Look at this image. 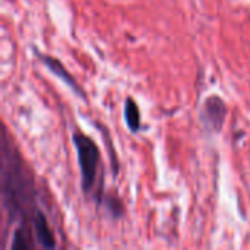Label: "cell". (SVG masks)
Returning a JSON list of instances; mask_svg holds the SVG:
<instances>
[{
	"label": "cell",
	"mask_w": 250,
	"mask_h": 250,
	"mask_svg": "<svg viewBox=\"0 0 250 250\" xmlns=\"http://www.w3.org/2000/svg\"><path fill=\"white\" fill-rule=\"evenodd\" d=\"M103 201L108 209V212L114 217V218H120L125 214V205L122 202V199L117 195H107L103 196Z\"/></svg>",
	"instance_id": "cell-7"
},
{
	"label": "cell",
	"mask_w": 250,
	"mask_h": 250,
	"mask_svg": "<svg viewBox=\"0 0 250 250\" xmlns=\"http://www.w3.org/2000/svg\"><path fill=\"white\" fill-rule=\"evenodd\" d=\"M29 231H31V234H34L35 242L41 248H44V249H56L57 248L54 233L47 221L45 214L41 209H38L37 214L34 215V218L31 220Z\"/></svg>",
	"instance_id": "cell-5"
},
{
	"label": "cell",
	"mask_w": 250,
	"mask_h": 250,
	"mask_svg": "<svg viewBox=\"0 0 250 250\" xmlns=\"http://www.w3.org/2000/svg\"><path fill=\"white\" fill-rule=\"evenodd\" d=\"M227 104L220 95H209L205 98L201 107L199 119L202 125L207 127L208 132L220 133L224 127L226 119H227Z\"/></svg>",
	"instance_id": "cell-3"
},
{
	"label": "cell",
	"mask_w": 250,
	"mask_h": 250,
	"mask_svg": "<svg viewBox=\"0 0 250 250\" xmlns=\"http://www.w3.org/2000/svg\"><path fill=\"white\" fill-rule=\"evenodd\" d=\"M72 142L78 155L82 192L83 195H91L97 183L98 168L101 163L100 148L92 138L79 130H75L72 133Z\"/></svg>",
	"instance_id": "cell-2"
},
{
	"label": "cell",
	"mask_w": 250,
	"mask_h": 250,
	"mask_svg": "<svg viewBox=\"0 0 250 250\" xmlns=\"http://www.w3.org/2000/svg\"><path fill=\"white\" fill-rule=\"evenodd\" d=\"M1 192L3 207L9 212L10 220L18 217L26 218V224L40 208L34 205L35 190L29 171L23 166V160L12 144H7V135L3 133L1 142Z\"/></svg>",
	"instance_id": "cell-1"
},
{
	"label": "cell",
	"mask_w": 250,
	"mask_h": 250,
	"mask_svg": "<svg viewBox=\"0 0 250 250\" xmlns=\"http://www.w3.org/2000/svg\"><path fill=\"white\" fill-rule=\"evenodd\" d=\"M123 114H125V122H126L127 129L132 133H138L141 130V110H139L138 103L132 97L126 98Z\"/></svg>",
	"instance_id": "cell-6"
},
{
	"label": "cell",
	"mask_w": 250,
	"mask_h": 250,
	"mask_svg": "<svg viewBox=\"0 0 250 250\" xmlns=\"http://www.w3.org/2000/svg\"><path fill=\"white\" fill-rule=\"evenodd\" d=\"M32 51H34V54L42 62V64H44L56 78H59L62 82H64V83L73 91V94H75L76 97H79V98L83 100V101H88V100H86V92H85L83 88L78 83V81L75 79V76L66 69V66L62 63V60H59V59H56V57H53V56H48V54L41 53L37 47H32Z\"/></svg>",
	"instance_id": "cell-4"
}]
</instances>
